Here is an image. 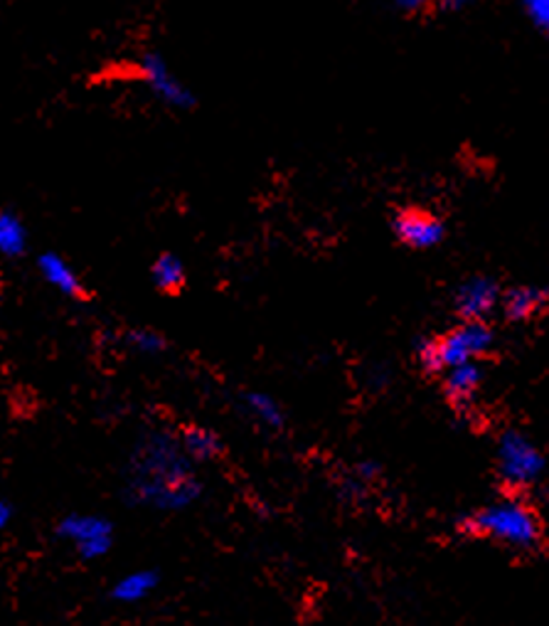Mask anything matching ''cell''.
<instances>
[{
    "mask_svg": "<svg viewBox=\"0 0 549 626\" xmlns=\"http://www.w3.org/2000/svg\"><path fill=\"white\" fill-rule=\"evenodd\" d=\"M205 491L198 464L185 454L180 434L149 427L136 437L121 474L124 503L153 513H180Z\"/></svg>",
    "mask_w": 549,
    "mask_h": 626,
    "instance_id": "6da1fadb",
    "label": "cell"
},
{
    "mask_svg": "<svg viewBox=\"0 0 549 626\" xmlns=\"http://www.w3.org/2000/svg\"><path fill=\"white\" fill-rule=\"evenodd\" d=\"M468 528L495 537V541L510 547H519V550H529L539 541V521L535 511L525 503L513 501V498L483 508V511L470 518Z\"/></svg>",
    "mask_w": 549,
    "mask_h": 626,
    "instance_id": "7a4b0ae2",
    "label": "cell"
},
{
    "mask_svg": "<svg viewBox=\"0 0 549 626\" xmlns=\"http://www.w3.org/2000/svg\"><path fill=\"white\" fill-rule=\"evenodd\" d=\"M493 346V331L480 321H466L464 326L451 331L436 340H424L419 346V363L431 373L448 370L458 363H468L483 356Z\"/></svg>",
    "mask_w": 549,
    "mask_h": 626,
    "instance_id": "3957f363",
    "label": "cell"
},
{
    "mask_svg": "<svg viewBox=\"0 0 549 626\" xmlns=\"http://www.w3.org/2000/svg\"><path fill=\"white\" fill-rule=\"evenodd\" d=\"M55 535L60 537L84 563H96L114 550L116 528L112 518L102 513L72 511L62 515L55 525Z\"/></svg>",
    "mask_w": 549,
    "mask_h": 626,
    "instance_id": "277c9868",
    "label": "cell"
},
{
    "mask_svg": "<svg viewBox=\"0 0 549 626\" xmlns=\"http://www.w3.org/2000/svg\"><path fill=\"white\" fill-rule=\"evenodd\" d=\"M136 77H139L141 84L151 92L153 100H159L163 106L175 112H190L198 104V96L185 84L171 62L165 60L161 53H143L139 60H136Z\"/></svg>",
    "mask_w": 549,
    "mask_h": 626,
    "instance_id": "5b68a950",
    "label": "cell"
},
{
    "mask_svg": "<svg viewBox=\"0 0 549 626\" xmlns=\"http://www.w3.org/2000/svg\"><path fill=\"white\" fill-rule=\"evenodd\" d=\"M498 472L507 486H529L545 472V456L525 434L505 432L498 444Z\"/></svg>",
    "mask_w": 549,
    "mask_h": 626,
    "instance_id": "8992f818",
    "label": "cell"
},
{
    "mask_svg": "<svg viewBox=\"0 0 549 626\" xmlns=\"http://www.w3.org/2000/svg\"><path fill=\"white\" fill-rule=\"evenodd\" d=\"M392 228H395L397 240L411 250L436 247L446 234L444 222L421 210H401L392 222Z\"/></svg>",
    "mask_w": 549,
    "mask_h": 626,
    "instance_id": "52a82bcc",
    "label": "cell"
},
{
    "mask_svg": "<svg viewBox=\"0 0 549 626\" xmlns=\"http://www.w3.org/2000/svg\"><path fill=\"white\" fill-rule=\"evenodd\" d=\"M37 274L47 283V287L55 289L65 299H84L86 287L80 277V271L74 269V264L65 257L60 252H40L37 254Z\"/></svg>",
    "mask_w": 549,
    "mask_h": 626,
    "instance_id": "ba28073f",
    "label": "cell"
},
{
    "mask_svg": "<svg viewBox=\"0 0 549 626\" xmlns=\"http://www.w3.org/2000/svg\"><path fill=\"white\" fill-rule=\"evenodd\" d=\"M500 303V291L493 279L476 277L456 291V309L466 321H480Z\"/></svg>",
    "mask_w": 549,
    "mask_h": 626,
    "instance_id": "9c48e42d",
    "label": "cell"
},
{
    "mask_svg": "<svg viewBox=\"0 0 549 626\" xmlns=\"http://www.w3.org/2000/svg\"><path fill=\"white\" fill-rule=\"evenodd\" d=\"M159 584H161L159 570H153V567H139V570L121 575L119 580L112 584L109 600L116 604H141L159 590Z\"/></svg>",
    "mask_w": 549,
    "mask_h": 626,
    "instance_id": "30bf717a",
    "label": "cell"
},
{
    "mask_svg": "<svg viewBox=\"0 0 549 626\" xmlns=\"http://www.w3.org/2000/svg\"><path fill=\"white\" fill-rule=\"evenodd\" d=\"M180 444L195 464H214L224 454V439L218 429L205 425H188L180 429Z\"/></svg>",
    "mask_w": 549,
    "mask_h": 626,
    "instance_id": "8fae6325",
    "label": "cell"
},
{
    "mask_svg": "<svg viewBox=\"0 0 549 626\" xmlns=\"http://www.w3.org/2000/svg\"><path fill=\"white\" fill-rule=\"evenodd\" d=\"M31 247V232L13 208H0V259H21Z\"/></svg>",
    "mask_w": 549,
    "mask_h": 626,
    "instance_id": "7c38bea8",
    "label": "cell"
},
{
    "mask_svg": "<svg viewBox=\"0 0 549 626\" xmlns=\"http://www.w3.org/2000/svg\"><path fill=\"white\" fill-rule=\"evenodd\" d=\"M151 281L155 291L175 297L188 287V267L185 259L175 252H161L151 264Z\"/></svg>",
    "mask_w": 549,
    "mask_h": 626,
    "instance_id": "4fadbf2b",
    "label": "cell"
},
{
    "mask_svg": "<svg viewBox=\"0 0 549 626\" xmlns=\"http://www.w3.org/2000/svg\"><path fill=\"white\" fill-rule=\"evenodd\" d=\"M242 409L254 419L259 427L269 429V432H279L287 425V415H283V407L279 405L277 397H271L264 390H247L242 393Z\"/></svg>",
    "mask_w": 549,
    "mask_h": 626,
    "instance_id": "5bb4252c",
    "label": "cell"
},
{
    "mask_svg": "<svg viewBox=\"0 0 549 626\" xmlns=\"http://www.w3.org/2000/svg\"><path fill=\"white\" fill-rule=\"evenodd\" d=\"M444 387L446 395L454 399L456 405L468 403L478 393L480 383H483V370L476 363V360H468V363H458L454 368L444 370Z\"/></svg>",
    "mask_w": 549,
    "mask_h": 626,
    "instance_id": "9a60e30c",
    "label": "cell"
},
{
    "mask_svg": "<svg viewBox=\"0 0 549 626\" xmlns=\"http://www.w3.org/2000/svg\"><path fill=\"white\" fill-rule=\"evenodd\" d=\"M124 346L141 358H161L171 340L153 326H129L124 331Z\"/></svg>",
    "mask_w": 549,
    "mask_h": 626,
    "instance_id": "2e32d148",
    "label": "cell"
},
{
    "mask_svg": "<svg viewBox=\"0 0 549 626\" xmlns=\"http://www.w3.org/2000/svg\"><path fill=\"white\" fill-rule=\"evenodd\" d=\"M545 301H547V293L542 289L517 287V289L505 293L503 309L510 318L523 321V318L535 316V313L545 306Z\"/></svg>",
    "mask_w": 549,
    "mask_h": 626,
    "instance_id": "e0dca14e",
    "label": "cell"
},
{
    "mask_svg": "<svg viewBox=\"0 0 549 626\" xmlns=\"http://www.w3.org/2000/svg\"><path fill=\"white\" fill-rule=\"evenodd\" d=\"M525 11L539 31L549 33V0H523Z\"/></svg>",
    "mask_w": 549,
    "mask_h": 626,
    "instance_id": "ac0fdd59",
    "label": "cell"
},
{
    "mask_svg": "<svg viewBox=\"0 0 549 626\" xmlns=\"http://www.w3.org/2000/svg\"><path fill=\"white\" fill-rule=\"evenodd\" d=\"M15 518V508L11 501H5V498H0V535H3L8 528H11Z\"/></svg>",
    "mask_w": 549,
    "mask_h": 626,
    "instance_id": "d6986e66",
    "label": "cell"
},
{
    "mask_svg": "<svg viewBox=\"0 0 549 626\" xmlns=\"http://www.w3.org/2000/svg\"><path fill=\"white\" fill-rule=\"evenodd\" d=\"M392 3H395L397 11L407 13V15H414L419 11H424V8L429 5V0H392Z\"/></svg>",
    "mask_w": 549,
    "mask_h": 626,
    "instance_id": "ffe728a7",
    "label": "cell"
},
{
    "mask_svg": "<svg viewBox=\"0 0 549 626\" xmlns=\"http://www.w3.org/2000/svg\"><path fill=\"white\" fill-rule=\"evenodd\" d=\"M441 5L446 8V11H464V8H468L474 0H439Z\"/></svg>",
    "mask_w": 549,
    "mask_h": 626,
    "instance_id": "44dd1931",
    "label": "cell"
}]
</instances>
